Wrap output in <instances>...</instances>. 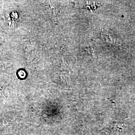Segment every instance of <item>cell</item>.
<instances>
[{"label": "cell", "instance_id": "obj_1", "mask_svg": "<svg viewBox=\"0 0 135 135\" xmlns=\"http://www.w3.org/2000/svg\"><path fill=\"white\" fill-rule=\"evenodd\" d=\"M23 74L24 75H26L25 72L24 71H20L19 73V75L20 77L22 78H25V76L23 75Z\"/></svg>", "mask_w": 135, "mask_h": 135}]
</instances>
